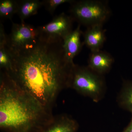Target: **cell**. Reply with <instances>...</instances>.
Masks as SVG:
<instances>
[{"instance_id":"obj_1","label":"cell","mask_w":132,"mask_h":132,"mask_svg":"<svg viewBox=\"0 0 132 132\" xmlns=\"http://www.w3.org/2000/svg\"><path fill=\"white\" fill-rule=\"evenodd\" d=\"M63 45V40L48 42L39 36L21 49H8L12 66L7 73L20 87L52 110L61 92L69 88L75 65L66 60Z\"/></svg>"},{"instance_id":"obj_9","label":"cell","mask_w":132,"mask_h":132,"mask_svg":"<svg viewBox=\"0 0 132 132\" xmlns=\"http://www.w3.org/2000/svg\"><path fill=\"white\" fill-rule=\"evenodd\" d=\"M80 25L71 32L63 40V48L66 60L69 63L74 64L73 60L80 52L83 43H81L80 36L82 34Z\"/></svg>"},{"instance_id":"obj_2","label":"cell","mask_w":132,"mask_h":132,"mask_svg":"<svg viewBox=\"0 0 132 132\" xmlns=\"http://www.w3.org/2000/svg\"><path fill=\"white\" fill-rule=\"evenodd\" d=\"M52 110L20 87L1 71L0 130L2 132H41L53 119Z\"/></svg>"},{"instance_id":"obj_14","label":"cell","mask_w":132,"mask_h":132,"mask_svg":"<svg viewBox=\"0 0 132 132\" xmlns=\"http://www.w3.org/2000/svg\"><path fill=\"white\" fill-rule=\"evenodd\" d=\"M6 43H0L1 71L9 72L12 69V59Z\"/></svg>"},{"instance_id":"obj_16","label":"cell","mask_w":132,"mask_h":132,"mask_svg":"<svg viewBox=\"0 0 132 132\" xmlns=\"http://www.w3.org/2000/svg\"><path fill=\"white\" fill-rule=\"evenodd\" d=\"M131 114L132 118L130 123L122 132H132V113Z\"/></svg>"},{"instance_id":"obj_3","label":"cell","mask_w":132,"mask_h":132,"mask_svg":"<svg viewBox=\"0 0 132 132\" xmlns=\"http://www.w3.org/2000/svg\"><path fill=\"white\" fill-rule=\"evenodd\" d=\"M69 88L98 102L105 97L106 85L104 75L93 71L88 66L75 64L71 73Z\"/></svg>"},{"instance_id":"obj_11","label":"cell","mask_w":132,"mask_h":132,"mask_svg":"<svg viewBox=\"0 0 132 132\" xmlns=\"http://www.w3.org/2000/svg\"><path fill=\"white\" fill-rule=\"evenodd\" d=\"M42 5V1L39 0L18 1L17 14L21 22H24L28 17L36 14Z\"/></svg>"},{"instance_id":"obj_13","label":"cell","mask_w":132,"mask_h":132,"mask_svg":"<svg viewBox=\"0 0 132 132\" xmlns=\"http://www.w3.org/2000/svg\"><path fill=\"white\" fill-rule=\"evenodd\" d=\"M17 9L18 1H0V16L2 19L11 20L14 15L17 14Z\"/></svg>"},{"instance_id":"obj_5","label":"cell","mask_w":132,"mask_h":132,"mask_svg":"<svg viewBox=\"0 0 132 132\" xmlns=\"http://www.w3.org/2000/svg\"><path fill=\"white\" fill-rule=\"evenodd\" d=\"M73 20L65 13L55 17L47 24L38 27L39 37L49 42L63 40L71 32Z\"/></svg>"},{"instance_id":"obj_10","label":"cell","mask_w":132,"mask_h":132,"mask_svg":"<svg viewBox=\"0 0 132 132\" xmlns=\"http://www.w3.org/2000/svg\"><path fill=\"white\" fill-rule=\"evenodd\" d=\"M79 127L77 121L68 114H62L54 116L41 132H77Z\"/></svg>"},{"instance_id":"obj_15","label":"cell","mask_w":132,"mask_h":132,"mask_svg":"<svg viewBox=\"0 0 132 132\" xmlns=\"http://www.w3.org/2000/svg\"><path fill=\"white\" fill-rule=\"evenodd\" d=\"M73 0H45L42 1L43 5L45 6L46 10L53 14L55 9L59 6L65 3L71 4Z\"/></svg>"},{"instance_id":"obj_8","label":"cell","mask_w":132,"mask_h":132,"mask_svg":"<svg viewBox=\"0 0 132 132\" xmlns=\"http://www.w3.org/2000/svg\"><path fill=\"white\" fill-rule=\"evenodd\" d=\"M102 25H95L87 28L82 34L83 44L90 50L91 52L101 50L106 40V30Z\"/></svg>"},{"instance_id":"obj_4","label":"cell","mask_w":132,"mask_h":132,"mask_svg":"<svg viewBox=\"0 0 132 132\" xmlns=\"http://www.w3.org/2000/svg\"><path fill=\"white\" fill-rule=\"evenodd\" d=\"M69 13L73 21L87 28L103 26L112 14L108 2L100 0L74 1L71 3Z\"/></svg>"},{"instance_id":"obj_12","label":"cell","mask_w":132,"mask_h":132,"mask_svg":"<svg viewBox=\"0 0 132 132\" xmlns=\"http://www.w3.org/2000/svg\"><path fill=\"white\" fill-rule=\"evenodd\" d=\"M121 108L132 113V80H124L117 98Z\"/></svg>"},{"instance_id":"obj_7","label":"cell","mask_w":132,"mask_h":132,"mask_svg":"<svg viewBox=\"0 0 132 132\" xmlns=\"http://www.w3.org/2000/svg\"><path fill=\"white\" fill-rule=\"evenodd\" d=\"M114 61L113 57L110 54L100 50L91 52L87 66L94 72L104 75L111 70Z\"/></svg>"},{"instance_id":"obj_6","label":"cell","mask_w":132,"mask_h":132,"mask_svg":"<svg viewBox=\"0 0 132 132\" xmlns=\"http://www.w3.org/2000/svg\"><path fill=\"white\" fill-rule=\"evenodd\" d=\"M39 36L38 28L25 22H13L11 32L7 35L6 45L10 50H17L32 42Z\"/></svg>"}]
</instances>
